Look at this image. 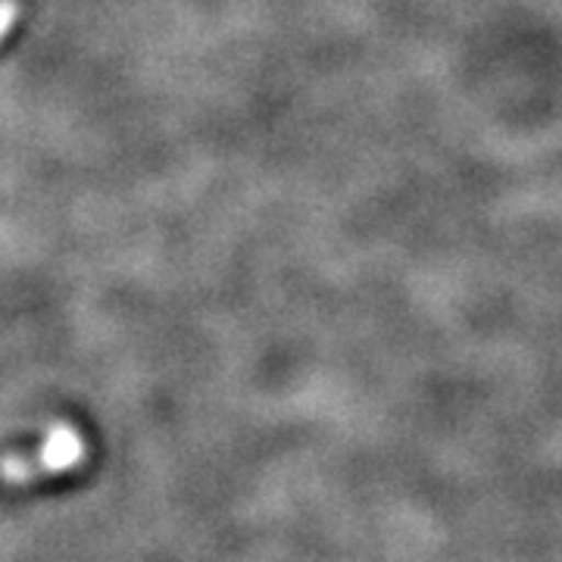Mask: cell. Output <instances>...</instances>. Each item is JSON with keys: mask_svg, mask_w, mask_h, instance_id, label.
<instances>
[{"mask_svg": "<svg viewBox=\"0 0 562 562\" xmlns=\"http://www.w3.org/2000/svg\"><path fill=\"white\" fill-rule=\"evenodd\" d=\"M81 453H85V443H81L79 431L60 425V428H54V431L47 435L44 450H41V460H44L47 469H54V472H66V469L79 465Z\"/></svg>", "mask_w": 562, "mask_h": 562, "instance_id": "1", "label": "cell"}]
</instances>
